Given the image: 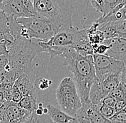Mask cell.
Instances as JSON below:
<instances>
[{"instance_id": "6da1fadb", "label": "cell", "mask_w": 126, "mask_h": 123, "mask_svg": "<svg viewBox=\"0 0 126 123\" xmlns=\"http://www.w3.org/2000/svg\"><path fill=\"white\" fill-rule=\"evenodd\" d=\"M61 56L64 58L63 66L73 75L82 104L88 102L90 89L96 78L93 56H82L70 47Z\"/></svg>"}, {"instance_id": "7a4b0ae2", "label": "cell", "mask_w": 126, "mask_h": 123, "mask_svg": "<svg viewBox=\"0 0 126 123\" xmlns=\"http://www.w3.org/2000/svg\"><path fill=\"white\" fill-rule=\"evenodd\" d=\"M15 19L22 26L20 35L29 40L36 39L46 41L59 31L53 22L39 16Z\"/></svg>"}, {"instance_id": "3957f363", "label": "cell", "mask_w": 126, "mask_h": 123, "mask_svg": "<svg viewBox=\"0 0 126 123\" xmlns=\"http://www.w3.org/2000/svg\"><path fill=\"white\" fill-rule=\"evenodd\" d=\"M55 95L60 108L72 117L82 107L81 100L72 78H63L56 90Z\"/></svg>"}, {"instance_id": "277c9868", "label": "cell", "mask_w": 126, "mask_h": 123, "mask_svg": "<svg viewBox=\"0 0 126 123\" xmlns=\"http://www.w3.org/2000/svg\"><path fill=\"white\" fill-rule=\"evenodd\" d=\"M93 58L96 78L99 80L109 75L120 74L126 71V63L106 55L93 54Z\"/></svg>"}, {"instance_id": "5b68a950", "label": "cell", "mask_w": 126, "mask_h": 123, "mask_svg": "<svg viewBox=\"0 0 126 123\" xmlns=\"http://www.w3.org/2000/svg\"><path fill=\"white\" fill-rule=\"evenodd\" d=\"M1 11L6 16L14 19L35 15L31 0H4Z\"/></svg>"}, {"instance_id": "8992f818", "label": "cell", "mask_w": 126, "mask_h": 123, "mask_svg": "<svg viewBox=\"0 0 126 123\" xmlns=\"http://www.w3.org/2000/svg\"><path fill=\"white\" fill-rule=\"evenodd\" d=\"M78 30L77 28L72 26L69 29L58 31L50 39L44 42L49 46L72 47L78 41Z\"/></svg>"}, {"instance_id": "52a82bcc", "label": "cell", "mask_w": 126, "mask_h": 123, "mask_svg": "<svg viewBox=\"0 0 126 123\" xmlns=\"http://www.w3.org/2000/svg\"><path fill=\"white\" fill-rule=\"evenodd\" d=\"M4 105V123H23L31 115L32 112L19 108L17 103L12 101H5Z\"/></svg>"}, {"instance_id": "ba28073f", "label": "cell", "mask_w": 126, "mask_h": 123, "mask_svg": "<svg viewBox=\"0 0 126 123\" xmlns=\"http://www.w3.org/2000/svg\"><path fill=\"white\" fill-rule=\"evenodd\" d=\"M102 44L110 46L105 55L126 63V37L120 36L113 39H105Z\"/></svg>"}, {"instance_id": "9c48e42d", "label": "cell", "mask_w": 126, "mask_h": 123, "mask_svg": "<svg viewBox=\"0 0 126 123\" xmlns=\"http://www.w3.org/2000/svg\"><path fill=\"white\" fill-rule=\"evenodd\" d=\"M34 79L26 74H22L16 80L14 85L17 88L22 97L32 96L37 98V92L34 86Z\"/></svg>"}, {"instance_id": "30bf717a", "label": "cell", "mask_w": 126, "mask_h": 123, "mask_svg": "<svg viewBox=\"0 0 126 123\" xmlns=\"http://www.w3.org/2000/svg\"><path fill=\"white\" fill-rule=\"evenodd\" d=\"M47 115L53 123H67L72 117L64 112L60 108L49 104L47 107Z\"/></svg>"}, {"instance_id": "8fae6325", "label": "cell", "mask_w": 126, "mask_h": 123, "mask_svg": "<svg viewBox=\"0 0 126 123\" xmlns=\"http://www.w3.org/2000/svg\"><path fill=\"white\" fill-rule=\"evenodd\" d=\"M105 98L101 88V82L97 78H95L89 92V102L94 105L101 103L102 100Z\"/></svg>"}, {"instance_id": "7c38bea8", "label": "cell", "mask_w": 126, "mask_h": 123, "mask_svg": "<svg viewBox=\"0 0 126 123\" xmlns=\"http://www.w3.org/2000/svg\"><path fill=\"white\" fill-rule=\"evenodd\" d=\"M126 7H124L111 14L99 18L98 19L96 20V22L98 23H106V22H118V21L126 19Z\"/></svg>"}, {"instance_id": "4fadbf2b", "label": "cell", "mask_w": 126, "mask_h": 123, "mask_svg": "<svg viewBox=\"0 0 126 123\" xmlns=\"http://www.w3.org/2000/svg\"><path fill=\"white\" fill-rule=\"evenodd\" d=\"M17 105L25 110L33 112L37 108V98L32 96L22 97L21 100L17 103Z\"/></svg>"}, {"instance_id": "5bb4252c", "label": "cell", "mask_w": 126, "mask_h": 123, "mask_svg": "<svg viewBox=\"0 0 126 123\" xmlns=\"http://www.w3.org/2000/svg\"><path fill=\"white\" fill-rule=\"evenodd\" d=\"M75 51L82 56H93V49L92 45L89 43V41L79 42L72 46Z\"/></svg>"}, {"instance_id": "9a60e30c", "label": "cell", "mask_w": 126, "mask_h": 123, "mask_svg": "<svg viewBox=\"0 0 126 123\" xmlns=\"http://www.w3.org/2000/svg\"><path fill=\"white\" fill-rule=\"evenodd\" d=\"M87 38H88L89 43L91 45L102 44L103 41L105 40V36L103 35V33L99 30L94 31V32H88L87 31Z\"/></svg>"}, {"instance_id": "2e32d148", "label": "cell", "mask_w": 126, "mask_h": 123, "mask_svg": "<svg viewBox=\"0 0 126 123\" xmlns=\"http://www.w3.org/2000/svg\"><path fill=\"white\" fill-rule=\"evenodd\" d=\"M124 1H126V0H104L101 17L105 16L112 9L118 6L121 2H124Z\"/></svg>"}, {"instance_id": "e0dca14e", "label": "cell", "mask_w": 126, "mask_h": 123, "mask_svg": "<svg viewBox=\"0 0 126 123\" xmlns=\"http://www.w3.org/2000/svg\"><path fill=\"white\" fill-rule=\"evenodd\" d=\"M111 97L115 98V100L126 98V85L122 83H120L118 86L108 94Z\"/></svg>"}, {"instance_id": "ac0fdd59", "label": "cell", "mask_w": 126, "mask_h": 123, "mask_svg": "<svg viewBox=\"0 0 126 123\" xmlns=\"http://www.w3.org/2000/svg\"><path fill=\"white\" fill-rule=\"evenodd\" d=\"M13 85V83H6L0 84V92L2 93L4 98L6 101H11Z\"/></svg>"}, {"instance_id": "d6986e66", "label": "cell", "mask_w": 126, "mask_h": 123, "mask_svg": "<svg viewBox=\"0 0 126 123\" xmlns=\"http://www.w3.org/2000/svg\"><path fill=\"white\" fill-rule=\"evenodd\" d=\"M52 83V81L51 80H48L46 78H37L36 80H34V86L35 88V89H39L41 90H44L47 89L51 84Z\"/></svg>"}, {"instance_id": "ffe728a7", "label": "cell", "mask_w": 126, "mask_h": 123, "mask_svg": "<svg viewBox=\"0 0 126 123\" xmlns=\"http://www.w3.org/2000/svg\"><path fill=\"white\" fill-rule=\"evenodd\" d=\"M99 112L103 117L108 120L110 119L116 112L114 107H109V106H106L104 105H100V107L99 108Z\"/></svg>"}, {"instance_id": "44dd1931", "label": "cell", "mask_w": 126, "mask_h": 123, "mask_svg": "<svg viewBox=\"0 0 126 123\" xmlns=\"http://www.w3.org/2000/svg\"><path fill=\"white\" fill-rule=\"evenodd\" d=\"M92 47L93 49V54H98V55H105L110 48V46L105 45L102 43L100 44L92 45Z\"/></svg>"}, {"instance_id": "7402d4cb", "label": "cell", "mask_w": 126, "mask_h": 123, "mask_svg": "<svg viewBox=\"0 0 126 123\" xmlns=\"http://www.w3.org/2000/svg\"><path fill=\"white\" fill-rule=\"evenodd\" d=\"M111 120H114V121H126V108L116 112L114 115L112 116L110 119Z\"/></svg>"}, {"instance_id": "603a6c76", "label": "cell", "mask_w": 126, "mask_h": 123, "mask_svg": "<svg viewBox=\"0 0 126 123\" xmlns=\"http://www.w3.org/2000/svg\"><path fill=\"white\" fill-rule=\"evenodd\" d=\"M22 98V95H21L20 92L17 89V88L15 85H13L12 91V98H11V101L15 102V103H18L21 99Z\"/></svg>"}, {"instance_id": "cb8c5ba5", "label": "cell", "mask_w": 126, "mask_h": 123, "mask_svg": "<svg viewBox=\"0 0 126 123\" xmlns=\"http://www.w3.org/2000/svg\"><path fill=\"white\" fill-rule=\"evenodd\" d=\"M116 100L115 98H113L112 97H111L110 95H108L107 96H105L101 101L102 105H106V106H109V107H114L115 104Z\"/></svg>"}, {"instance_id": "d4e9b609", "label": "cell", "mask_w": 126, "mask_h": 123, "mask_svg": "<svg viewBox=\"0 0 126 123\" xmlns=\"http://www.w3.org/2000/svg\"><path fill=\"white\" fill-rule=\"evenodd\" d=\"M126 98H123V99H118L116 100L115 104L114 105V108L115 112H118L124 108H126Z\"/></svg>"}, {"instance_id": "484cf974", "label": "cell", "mask_w": 126, "mask_h": 123, "mask_svg": "<svg viewBox=\"0 0 126 123\" xmlns=\"http://www.w3.org/2000/svg\"><path fill=\"white\" fill-rule=\"evenodd\" d=\"M92 6L94 8V9L102 13V6L104 3V0H90Z\"/></svg>"}, {"instance_id": "4316f807", "label": "cell", "mask_w": 126, "mask_h": 123, "mask_svg": "<svg viewBox=\"0 0 126 123\" xmlns=\"http://www.w3.org/2000/svg\"><path fill=\"white\" fill-rule=\"evenodd\" d=\"M36 123H53L49 117L47 115H42V116H38Z\"/></svg>"}, {"instance_id": "83f0119b", "label": "cell", "mask_w": 126, "mask_h": 123, "mask_svg": "<svg viewBox=\"0 0 126 123\" xmlns=\"http://www.w3.org/2000/svg\"><path fill=\"white\" fill-rule=\"evenodd\" d=\"M8 63L7 55H0V70L4 68Z\"/></svg>"}, {"instance_id": "f1b7e54d", "label": "cell", "mask_w": 126, "mask_h": 123, "mask_svg": "<svg viewBox=\"0 0 126 123\" xmlns=\"http://www.w3.org/2000/svg\"><path fill=\"white\" fill-rule=\"evenodd\" d=\"M73 117L76 118V120H78V123H91L90 121L87 118H86L85 117L79 114H78V113H76L75 117Z\"/></svg>"}, {"instance_id": "f546056e", "label": "cell", "mask_w": 126, "mask_h": 123, "mask_svg": "<svg viewBox=\"0 0 126 123\" xmlns=\"http://www.w3.org/2000/svg\"><path fill=\"white\" fill-rule=\"evenodd\" d=\"M44 107H43V104L42 102H40L39 104H37V108L35 110L34 112L37 116H42L44 115Z\"/></svg>"}, {"instance_id": "4dcf8cb0", "label": "cell", "mask_w": 126, "mask_h": 123, "mask_svg": "<svg viewBox=\"0 0 126 123\" xmlns=\"http://www.w3.org/2000/svg\"><path fill=\"white\" fill-rule=\"evenodd\" d=\"M37 117H38V116L35 114V112H33L31 114V115L30 116V117L27 118V120L25 122H24L23 123H36L37 119Z\"/></svg>"}, {"instance_id": "1f68e13d", "label": "cell", "mask_w": 126, "mask_h": 123, "mask_svg": "<svg viewBox=\"0 0 126 123\" xmlns=\"http://www.w3.org/2000/svg\"><path fill=\"white\" fill-rule=\"evenodd\" d=\"M8 50L5 46H0V55H7Z\"/></svg>"}, {"instance_id": "d6a6232c", "label": "cell", "mask_w": 126, "mask_h": 123, "mask_svg": "<svg viewBox=\"0 0 126 123\" xmlns=\"http://www.w3.org/2000/svg\"><path fill=\"white\" fill-rule=\"evenodd\" d=\"M108 123H126V121H114V120H108Z\"/></svg>"}, {"instance_id": "836d02e7", "label": "cell", "mask_w": 126, "mask_h": 123, "mask_svg": "<svg viewBox=\"0 0 126 123\" xmlns=\"http://www.w3.org/2000/svg\"><path fill=\"white\" fill-rule=\"evenodd\" d=\"M67 123H78V120H76V118H75V117H72V118L70 120V121H69Z\"/></svg>"}, {"instance_id": "e575fe53", "label": "cell", "mask_w": 126, "mask_h": 123, "mask_svg": "<svg viewBox=\"0 0 126 123\" xmlns=\"http://www.w3.org/2000/svg\"><path fill=\"white\" fill-rule=\"evenodd\" d=\"M6 100H4V96H3V95H2V93L0 92V102H5Z\"/></svg>"}, {"instance_id": "d590c367", "label": "cell", "mask_w": 126, "mask_h": 123, "mask_svg": "<svg viewBox=\"0 0 126 123\" xmlns=\"http://www.w3.org/2000/svg\"><path fill=\"white\" fill-rule=\"evenodd\" d=\"M4 0H0V11H1L2 9V3H3Z\"/></svg>"}, {"instance_id": "8d00e7d4", "label": "cell", "mask_w": 126, "mask_h": 123, "mask_svg": "<svg viewBox=\"0 0 126 123\" xmlns=\"http://www.w3.org/2000/svg\"><path fill=\"white\" fill-rule=\"evenodd\" d=\"M31 1H32V0H31Z\"/></svg>"}]
</instances>
